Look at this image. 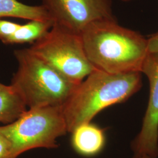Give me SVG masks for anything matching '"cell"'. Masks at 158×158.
Instances as JSON below:
<instances>
[{
    "instance_id": "6da1fadb",
    "label": "cell",
    "mask_w": 158,
    "mask_h": 158,
    "mask_svg": "<svg viewBox=\"0 0 158 158\" xmlns=\"http://www.w3.org/2000/svg\"><path fill=\"white\" fill-rule=\"evenodd\" d=\"M85 52L94 67L110 73L141 72L148 53L147 40L116 20L91 23L81 32Z\"/></svg>"
},
{
    "instance_id": "7a4b0ae2",
    "label": "cell",
    "mask_w": 158,
    "mask_h": 158,
    "mask_svg": "<svg viewBox=\"0 0 158 158\" xmlns=\"http://www.w3.org/2000/svg\"><path fill=\"white\" fill-rule=\"evenodd\" d=\"M141 73H110L96 69L77 86L62 107L68 132L90 123L102 110L135 94L141 87Z\"/></svg>"
},
{
    "instance_id": "3957f363",
    "label": "cell",
    "mask_w": 158,
    "mask_h": 158,
    "mask_svg": "<svg viewBox=\"0 0 158 158\" xmlns=\"http://www.w3.org/2000/svg\"><path fill=\"white\" fill-rule=\"evenodd\" d=\"M18 63L12 86L29 109L63 107L79 85L64 77L29 49L14 51Z\"/></svg>"
},
{
    "instance_id": "277c9868",
    "label": "cell",
    "mask_w": 158,
    "mask_h": 158,
    "mask_svg": "<svg viewBox=\"0 0 158 158\" xmlns=\"http://www.w3.org/2000/svg\"><path fill=\"white\" fill-rule=\"evenodd\" d=\"M0 132L11 145L15 158L30 149L55 148L57 139L67 132L62 107L29 109L12 123L0 126Z\"/></svg>"
},
{
    "instance_id": "5b68a950",
    "label": "cell",
    "mask_w": 158,
    "mask_h": 158,
    "mask_svg": "<svg viewBox=\"0 0 158 158\" xmlns=\"http://www.w3.org/2000/svg\"><path fill=\"white\" fill-rule=\"evenodd\" d=\"M29 49L64 77L80 84L96 68L85 52L80 34L53 23Z\"/></svg>"
},
{
    "instance_id": "8992f818",
    "label": "cell",
    "mask_w": 158,
    "mask_h": 158,
    "mask_svg": "<svg viewBox=\"0 0 158 158\" xmlns=\"http://www.w3.org/2000/svg\"><path fill=\"white\" fill-rule=\"evenodd\" d=\"M55 24L80 34L91 23L116 20L111 0H42Z\"/></svg>"
},
{
    "instance_id": "52a82bcc",
    "label": "cell",
    "mask_w": 158,
    "mask_h": 158,
    "mask_svg": "<svg viewBox=\"0 0 158 158\" xmlns=\"http://www.w3.org/2000/svg\"><path fill=\"white\" fill-rule=\"evenodd\" d=\"M141 73L149 84V96L141 129L132 142L134 158L158 157V53H148Z\"/></svg>"
},
{
    "instance_id": "ba28073f",
    "label": "cell",
    "mask_w": 158,
    "mask_h": 158,
    "mask_svg": "<svg viewBox=\"0 0 158 158\" xmlns=\"http://www.w3.org/2000/svg\"><path fill=\"white\" fill-rule=\"evenodd\" d=\"M72 134L73 148L82 155L94 156L100 152L104 146L103 130L91 123L80 125Z\"/></svg>"
},
{
    "instance_id": "9c48e42d",
    "label": "cell",
    "mask_w": 158,
    "mask_h": 158,
    "mask_svg": "<svg viewBox=\"0 0 158 158\" xmlns=\"http://www.w3.org/2000/svg\"><path fill=\"white\" fill-rule=\"evenodd\" d=\"M27 110L23 98L11 85L0 83V122L12 123Z\"/></svg>"
},
{
    "instance_id": "30bf717a",
    "label": "cell",
    "mask_w": 158,
    "mask_h": 158,
    "mask_svg": "<svg viewBox=\"0 0 158 158\" xmlns=\"http://www.w3.org/2000/svg\"><path fill=\"white\" fill-rule=\"evenodd\" d=\"M13 17L29 20H49L51 17L42 6H29L17 0H0V18Z\"/></svg>"
},
{
    "instance_id": "8fae6325",
    "label": "cell",
    "mask_w": 158,
    "mask_h": 158,
    "mask_svg": "<svg viewBox=\"0 0 158 158\" xmlns=\"http://www.w3.org/2000/svg\"><path fill=\"white\" fill-rule=\"evenodd\" d=\"M53 23L51 19L31 20L24 25H20L16 32L6 41L5 44H34L50 30Z\"/></svg>"
},
{
    "instance_id": "7c38bea8",
    "label": "cell",
    "mask_w": 158,
    "mask_h": 158,
    "mask_svg": "<svg viewBox=\"0 0 158 158\" xmlns=\"http://www.w3.org/2000/svg\"><path fill=\"white\" fill-rule=\"evenodd\" d=\"M20 25L0 18V40L5 44L6 41L16 32Z\"/></svg>"
},
{
    "instance_id": "4fadbf2b",
    "label": "cell",
    "mask_w": 158,
    "mask_h": 158,
    "mask_svg": "<svg viewBox=\"0 0 158 158\" xmlns=\"http://www.w3.org/2000/svg\"><path fill=\"white\" fill-rule=\"evenodd\" d=\"M0 158H15L11 145L0 132Z\"/></svg>"
},
{
    "instance_id": "5bb4252c",
    "label": "cell",
    "mask_w": 158,
    "mask_h": 158,
    "mask_svg": "<svg viewBox=\"0 0 158 158\" xmlns=\"http://www.w3.org/2000/svg\"><path fill=\"white\" fill-rule=\"evenodd\" d=\"M147 48L149 53H158V32L147 40Z\"/></svg>"
},
{
    "instance_id": "9a60e30c",
    "label": "cell",
    "mask_w": 158,
    "mask_h": 158,
    "mask_svg": "<svg viewBox=\"0 0 158 158\" xmlns=\"http://www.w3.org/2000/svg\"><path fill=\"white\" fill-rule=\"evenodd\" d=\"M121 1H124V2H127V1H130L131 0H121Z\"/></svg>"
},
{
    "instance_id": "2e32d148",
    "label": "cell",
    "mask_w": 158,
    "mask_h": 158,
    "mask_svg": "<svg viewBox=\"0 0 158 158\" xmlns=\"http://www.w3.org/2000/svg\"><path fill=\"white\" fill-rule=\"evenodd\" d=\"M148 158V157H142V158Z\"/></svg>"
}]
</instances>
